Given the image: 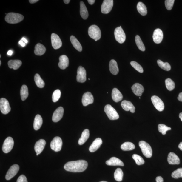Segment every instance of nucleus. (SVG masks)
Listing matches in <instances>:
<instances>
[{
    "instance_id": "f3484780",
    "label": "nucleus",
    "mask_w": 182,
    "mask_h": 182,
    "mask_svg": "<svg viewBox=\"0 0 182 182\" xmlns=\"http://www.w3.org/2000/svg\"><path fill=\"white\" fill-rule=\"evenodd\" d=\"M46 144V141L43 139H40L36 142L35 146V150L36 153V155H38L42 152Z\"/></svg>"
},
{
    "instance_id": "423d86ee",
    "label": "nucleus",
    "mask_w": 182,
    "mask_h": 182,
    "mask_svg": "<svg viewBox=\"0 0 182 182\" xmlns=\"http://www.w3.org/2000/svg\"><path fill=\"white\" fill-rule=\"evenodd\" d=\"M114 33L115 39L117 41L121 44L124 42L126 39V36L121 26L116 28Z\"/></svg>"
},
{
    "instance_id": "473e14b6",
    "label": "nucleus",
    "mask_w": 182,
    "mask_h": 182,
    "mask_svg": "<svg viewBox=\"0 0 182 182\" xmlns=\"http://www.w3.org/2000/svg\"><path fill=\"white\" fill-rule=\"evenodd\" d=\"M137 9L139 13L143 16L146 15L147 14V9L145 5L141 2H139L137 5Z\"/></svg>"
},
{
    "instance_id": "b1692460",
    "label": "nucleus",
    "mask_w": 182,
    "mask_h": 182,
    "mask_svg": "<svg viewBox=\"0 0 182 182\" xmlns=\"http://www.w3.org/2000/svg\"><path fill=\"white\" fill-rule=\"evenodd\" d=\"M112 97L114 102L117 103L123 99V96L118 89L114 88L112 93Z\"/></svg>"
},
{
    "instance_id": "393cba45",
    "label": "nucleus",
    "mask_w": 182,
    "mask_h": 182,
    "mask_svg": "<svg viewBox=\"0 0 182 182\" xmlns=\"http://www.w3.org/2000/svg\"><path fill=\"white\" fill-rule=\"evenodd\" d=\"M106 163L107 165L109 166H124L123 162L121 160L115 157H112L110 160L107 161Z\"/></svg>"
},
{
    "instance_id": "c9c22d12",
    "label": "nucleus",
    "mask_w": 182,
    "mask_h": 182,
    "mask_svg": "<svg viewBox=\"0 0 182 182\" xmlns=\"http://www.w3.org/2000/svg\"><path fill=\"white\" fill-rule=\"evenodd\" d=\"M34 79L36 84L38 87L42 88L45 86V82L41 78L39 75L38 74H36L35 76Z\"/></svg>"
},
{
    "instance_id": "7c9ffc66",
    "label": "nucleus",
    "mask_w": 182,
    "mask_h": 182,
    "mask_svg": "<svg viewBox=\"0 0 182 182\" xmlns=\"http://www.w3.org/2000/svg\"><path fill=\"white\" fill-rule=\"evenodd\" d=\"M90 136V131L88 129H85L83 131L81 136L79 139L78 143L79 145H82L86 142Z\"/></svg>"
},
{
    "instance_id": "4be33fe9",
    "label": "nucleus",
    "mask_w": 182,
    "mask_h": 182,
    "mask_svg": "<svg viewBox=\"0 0 182 182\" xmlns=\"http://www.w3.org/2000/svg\"><path fill=\"white\" fill-rule=\"evenodd\" d=\"M59 62L58 66L60 68L64 70L68 67L69 65V60L67 56L65 55H61L59 58Z\"/></svg>"
},
{
    "instance_id": "6ab92c4d",
    "label": "nucleus",
    "mask_w": 182,
    "mask_h": 182,
    "mask_svg": "<svg viewBox=\"0 0 182 182\" xmlns=\"http://www.w3.org/2000/svg\"><path fill=\"white\" fill-rule=\"evenodd\" d=\"M168 162L170 165H178L180 163V160L177 155L173 152L169 153L167 158Z\"/></svg>"
},
{
    "instance_id": "72a5a7b5",
    "label": "nucleus",
    "mask_w": 182,
    "mask_h": 182,
    "mask_svg": "<svg viewBox=\"0 0 182 182\" xmlns=\"http://www.w3.org/2000/svg\"><path fill=\"white\" fill-rule=\"evenodd\" d=\"M135 146V145L131 142H125L121 146V149L124 151H130L134 149Z\"/></svg>"
},
{
    "instance_id": "9d476101",
    "label": "nucleus",
    "mask_w": 182,
    "mask_h": 182,
    "mask_svg": "<svg viewBox=\"0 0 182 182\" xmlns=\"http://www.w3.org/2000/svg\"><path fill=\"white\" fill-rule=\"evenodd\" d=\"M0 110L1 113L4 114H7L11 111L9 103L6 99L2 98L0 100Z\"/></svg>"
},
{
    "instance_id": "0eeeda50",
    "label": "nucleus",
    "mask_w": 182,
    "mask_h": 182,
    "mask_svg": "<svg viewBox=\"0 0 182 182\" xmlns=\"http://www.w3.org/2000/svg\"><path fill=\"white\" fill-rule=\"evenodd\" d=\"M14 145V141L12 137H9L5 140L2 147V150L5 153L11 152Z\"/></svg>"
},
{
    "instance_id": "e2e57ef3",
    "label": "nucleus",
    "mask_w": 182,
    "mask_h": 182,
    "mask_svg": "<svg viewBox=\"0 0 182 182\" xmlns=\"http://www.w3.org/2000/svg\"><path fill=\"white\" fill-rule=\"evenodd\" d=\"M1 55H0V58H1Z\"/></svg>"
},
{
    "instance_id": "dca6fc26",
    "label": "nucleus",
    "mask_w": 182,
    "mask_h": 182,
    "mask_svg": "<svg viewBox=\"0 0 182 182\" xmlns=\"http://www.w3.org/2000/svg\"><path fill=\"white\" fill-rule=\"evenodd\" d=\"M64 113V109L62 107L57 108L54 112L53 116V121L55 123L59 121L62 118Z\"/></svg>"
},
{
    "instance_id": "c03bdc74",
    "label": "nucleus",
    "mask_w": 182,
    "mask_h": 182,
    "mask_svg": "<svg viewBox=\"0 0 182 182\" xmlns=\"http://www.w3.org/2000/svg\"><path fill=\"white\" fill-rule=\"evenodd\" d=\"M172 177L174 178L178 179L182 178V168H179L172 173Z\"/></svg>"
},
{
    "instance_id": "4d7b16f0",
    "label": "nucleus",
    "mask_w": 182,
    "mask_h": 182,
    "mask_svg": "<svg viewBox=\"0 0 182 182\" xmlns=\"http://www.w3.org/2000/svg\"><path fill=\"white\" fill-rule=\"evenodd\" d=\"M178 147L182 151V142H181L178 145Z\"/></svg>"
},
{
    "instance_id": "5fc2aeb1",
    "label": "nucleus",
    "mask_w": 182,
    "mask_h": 182,
    "mask_svg": "<svg viewBox=\"0 0 182 182\" xmlns=\"http://www.w3.org/2000/svg\"><path fill=\"white\" fill-rule=\"evenodd\" d=\"M13 53V52L11 50H9L7 52V54L9 56H11Z\"/></svg>"
},
{
    "instance_id": "f8f14e48",
    "label": "nucleus",
    "mask_w": 182,
    "mask_h": 182,
    "mask_svg": "<svg viewBox=\"0 0 182 182\" xmlns=\"http://www.w3.org/2000/svg\"><path fill=\"white\" fill-rule=\"evenodd\" d=\"M86 71L84 67L80 66L78 69L77 80L80 83H84L87 80Z\"/></svg>"
},
{
    "instance_id": "de8ad7c7",
    "label": "nucleus",
    "mask_w": 182,
    "mask_h": 182,
    "mask_svg": "<svg viewBox=\"0 0 182 182\" xmlns=\"http://www.w3.org/2000/svg\"><path fill=\"white\" fill-rule=\"evenodd\" d=\"M17 182H28V181L26 176L24 175H22L18 178Z\"/></svg>"
},
{
    "instance_id": "1a4fd4ad",
    "label": "nucleus",
    "mask_w": 182,
    "mask_h": 182,
    "mask_svg": "<svg viewBox=\"0 0 182 182\" xmlns=\"http://www.w3.org/2000/svg\"><path fill=\"white\" fill-rule=\"evenodd\" d=\"M113 5V0H104L101 6V12L103 14L109 13L112 9Z\"/></svg>"
},
{
    "instance_id": "f03ea898",
    "label": "nucleus",
    "mask_w": 182,
    "mask_h": 182,
    "mask_svg": "<svg viewBox=\"0 0 182 182\" xmlns=\"http://www.w3.org/2000/svg\"><path fill=\"white\" fill-rule=\"evenodd\" d=\"M24 19V16L20 14L15 13H9L5 17L6 21L10 24H16L22 21Z\"/></svg>"
},
{
    "instance_id": "9b49d317",
    "label": "nucleus",
    "mask_w": 182,
    "mask_h": 182,
    "mask_svg": "<svg viewBox=\"0 0 182 182\" xmlns=\"http://www.w3.org/2000/svg\"><path fill=\"white\" fill-rule=\"evenodd\" d=\"M151 100L153 105L158 111L161 112L164 110L165 108L164 104L162 101L158 96H152Z\"/></svg>"
},
{
    "instance_id": "603ef678",
    "label": "nucleus",
    "mask_w": 182,
    "mask_h": 182,
    "mask_svg": "<svg viewBox=\"0 0 182 182\" xmlns=\"http://www.w3.org/2000/svg\"><path fill=\"white\" fill-rule=\"evenodd\" d=\"M88 2L90 5H92L95 3V0H88Z\"/></svg>"
},
{
    "instance_id": "0e129e2a",
    "label": "nucleus",
    "mask_w": 182,
    "mask_h": 182,
    "mask_svg": "<svg viewBox=\"0 0 182 182\" xmlns=\"http://www.w3.org/2000/svg\"><path fill=\"white\" fill-rule=\"evenodd\" d=\"M139 99L141 98H140V97H139Z\"/></svg>"
},
{
    "instance_id": "f257e3e1",
    "label": "nucleus",
    "mask_w": 182,
    "mask_h": 182,
    "mask_svg": "<svg viewBox=\"0 0 182 182\" xmlns=\"http://www.w3.org/2000/svg\"><path fill=\"white\" fill-rule=\"evenodd\" d=\"M87 161L79 160L70 161L64 165L65 170L73 172H80L84 171L87 167Z\"/></svg>"
},
{
    "instance_id": "58836bf2",
    "label": "nucleus",
    "mask_w": 182,
    "mask_h": 182,
    "mask_svg": "<svg viewBox=\"0 0 182 182\" xmlns=\"http://www.w3.org/2000/svg\"><path fill=\"white\" fill-rule=\"evenodd\" d=\"M158 64L161 69L166 71H169L171 69L170 64L168 62H164L160 60L157 61Z\"/></svg>"
},
{
    "instance_id": "8fccbe9b",
    "label": "nucleus",
    "mask_w": 182,
    "mask_h": 182,
    "mask_svg": "<svg viewBox=\"0 0 182 182\" xmlns=\"http://www.w3.org/2000/svg\"><path fill=\"white\" fill-rule=\"evenodd\" d=\"M19 43L20 45H21L22 47H24L26 46V44H27L24 43V41H23L21 40L20 41H19Z\"/></svg>"
},
{
    "instance_id": "2eb2a0df",
    "label": "nucleus",
    "mask_w": 182,
    "mask_h": 182,
    "mask_svg": "<svg viewBox=\"0 0 182 182\" xmlns=\"http://www.w3.org/2000/svg\"><path fill=\"white\" fill-rule=\"evenodd\" d=\"M93 101H94V98L90 92H87L84 93L83 95L82 102L83 105L84 106H86L93 103Z\"/></svg>"
},
{
    "instance_id": "a18cd8bd",
    "label": "nucleus",
    "mask_w": 182,
    "mask_h": 182,
    "mask_svg": "<svg viewBox=\"0 0 182 182\" xmlns=\"http://www.w3.org/2000/svg\"><path fill=\"white\" fill-rule=\"evenodd\" d=\"M131 64L132 67L137 71L141 73L144 72V70L140 64L136 61H132L131 62Z\"/></svg>"
},
{
    "instance_id": "f704fd0d",
    "label": "nucleus",
    "mask_w": 182,
    "mask_h": 182,
    "mask_svg": "<svg viewBox=\"0 0 182 182\" xmlns=\"http://www.w3.org/2000/svg\"><path fill=\"white\" fill-rule=\"evenodd\" d=\"M20 95L21 99L24 101L26 100L28 96V91L27 85H24L22 86L20 90Z\"/></svg>"
},
{
    "instance_id": "4c0bfd02",
    "label": "nucleus",
    "mask_w": 182,
    "mask_h": 182,
    "mask_svg": "<svg viewBox=\"0 0 182 182\" xmlns=\"http://www.w3.org/2000/svg\"><path fill=\"white\" fill-rule=\"evenodd\" d=\"M135 40L136 45L139 50L142 51H145V47L139 36L137 35L135 37Z\"/></svg>"
},
{
    "instance_id": "aec40b11",
    "label": "nucleus",
    "mask_w": 182,
    "mask_h": 182,
    "mask_svg": "<svg viewBox=\"0 0 182 182\" xmlns=\"http://www.w3.org/2000/svg\"><path fill=\"white\" fill-rule=\"evenodd\" d=\"M122 108L124 110L126 111H131L132 113L135 112V108L132 104L129 101L124 100L121 104Z\"/></svg>"
},
{
    "instance_id": "052dcab7",
    "label": "nucleus",
    "mask_w": 182,
    "mask_h": 182,
    "mask_svg": "<svg viewBox=\"0 0 182 182\" xmlns=\"http://www.w3.org/2000/svg\"><path fill=\"white\" fill-rule=\"evenodd\" d=\"M100 182H108L106 181H100Z\"/></svg>"
},
{
    "instance_id": "6e6552de",
    "label": "nucleus",
    "mask_w": 182,
    "mask_h": 182,
    "mask_svg": "<svg viewBox=\"0 0 182 182\" xmlns=\"http://www.w3.org/2000/svg\"><path fill=\"white\" fill-rule=\"evenodd\" d=\"M62 145L61 139L59 137H56L51 141L50 147L51 149L55 152H58L61 150Z\"/></svg>"
},
{
    "instance_id": "412c9836",
    "label": "nucleus",
    "mask_w": 182,
    "mask_h": 182,
    "mask_svg": "<svg viewBox=\"0 0 182 182\" xmlns=\"http://www.w3.org/2000/svg\"><path fill=\"white\" fill-rule=\"evenodd\" d=\"M132 90L135 95L139 97L142 95L144 90V87L138 83H136L132 85Z\"/></svg>"
},
{
    "instance_id": "37998d69",
    "label": "nucleus",
    "mask_w": 182,
    "mask_h": 182,
    "mask_svg": "<svg viewBox=\"0 0 182 182\" xmlns=\"http://www.w3.org/2000/svg\"><path fill=\"white\" fill-rule=\"evenodd\" d=\"M61 92L59 90H55L53 93L52 98L54 102H56L61 97Z\"/></svg>"
},
{
    "instance_id": "4468645a",
    "label": "nucleus",
    "mask_w": 182,
    "mask_h": 182,
    "mask_svg": "<svg viewBox=\"0 0 182 182\" xmlns=\"http://www.w3.org/2000/svg\"><path fill=\"white\" fill-rule=\"evenodd\" d=\"M51 40L52 46L54 49H57L61 47L62 45V41L58 35L55 33H52Z\"/></svg>"
},
{
    "instance_id": "bb28decb",
    "label": "nucleus",
    "mask_w": 182,
    "mask_h": 182,
    "mask_svg": "<svg viewBox=\"0 0 182 182\" xmlns=\"http://www.w3.org/2000/svg\"><path fill=\"white\" fill-rule=\"evenodd\" d=\"M46 51L45 47L41 43H38L35 47L34 52L36 55H42L45 53Z\"/></svg>"
},
{
    "instance_id": "bf43d9fd",
    "label": "nucleus",
    "mask_w": 182,
    "mask_h": 182,
    "mask_svg": "<svg viewBox=\"0 0 182 182\" xmlns=\"http://www.w3.org/2000/svg\"><path fill=\"white\" fill-rule=\"evenodd\" d=\"M179 118L181 119V121H182V113H181L179 114Z\"/></svg>"
},
{
    "instance_id": "864d4df0",
    "label": "nucleus",
    "mask_w": 182,
    "mask_h": 182,
    "mask_svg": "<svg viewBox=\"0 0 182 182\" xmlns=\"http://www.w3.org/2000/svg\"><path fill=\"white\" fill-rule=\"evenodd\" d=\"M38 1V0H30L29 1L30 4H33L36 3Z\"/></svg>"
},
{
    "instance_id": "49530a36",
    "label": "nucleus",
    "mask_w": 182,
    "mask_h": 182,
    "mask_svg": "<svg viewBox=\"0 0 182 182\" xmlns=\"http://www.w3.org/2000/svg\"><path fill=\"white\" fill-rule=\"evenodd\" d=\"M175 0H166L165 5L166 9L168 10H171L172 9Z\"/></svg>"
},
{
    "instance_id": "3c124183",
    "label": "nucleus",
    "mask_w": 182,
    "mask_h": 182,
    "mask_svg": "<svg viewBox=\"0 0 182 182\" xmlns=\"http://www.w3.org/2000/svg\"><path fill=\"white\" fill-rule=\"evenodd\" d=\"M178 100L181 101V102H182V92H181L178 95Z\"/></svg>"
},
{
    "instance_id": "e433bc0d",
    "label": "nucleus",
    "mask_w": 182,
    "mask_h": 182,
    "mask_svg": "<svg viewBox=\"0 0 182 182\" xmlns=\"http://www.w3.org/2000/svg\"><path fill=\"white\" fill-rule=\"evenodd\" d=\"M123 172L121 169L117 168L114 173V178L117 181H121L123 180Z\"/></svg>"
},
{
    "instance_id": "c85d7f7f",
    "label": "nucleus",
    "mask_w": 182,
    "mask_h": 182,
    "mask_svg": "<svg viewBox=\"0 0 182 182\" xmlns=\"http://www.w3.org/2000/svg\"><path fill=\"white\" fill-rule=\"evenodd\" d=\"M43 124V119L39 114L36 115L34 121L33 127L35 130H38L41 128Z\"/></svg>"
},
{
    "instance_id": "a211bd4d",
    "label": "nucleus",
    "mask_w": 182,
    "mask_h": 182,
    "mask_svg": "<svg viewBox=\"0 0 182 182\" xmlns=\"http://www.w3.org/2000/svg\"><path fill=\"white\" fill-rule=\"evenodd\" d=\"M163 38V33L162 30L157 28L153 32V39L154 42L156 44H159L162 42Z\"/></svg>"
},
{
    "instance_id": "cd10ccee",
    "label": "nucleus",
    "mask_w": 182,
    "mask_h": 182,
    "mask_svg": "<svg viewBox=\"0 0 182 182\" xmlns=\"http://www.w3.org/2000/svg\"><path fill=\"white\" fill-rule=\"evenodd\" d=\"M22 62L19 60H11L8 62V65L10 68L16 70L21 66Z\"/></svg>"
},
{
    "instance_id": "680f3d73",
    "label": "nucleus",
    "mask_w": 182,
    "mask_h": 182,
    "mask_svg": "<svg viewBox=\"0 0 182 182\" xmlns=\"http://www.w3.org/2000/svg\"><path fill=\"white\" fill-rule=\"evenodd\" d=\"M1 61H0V65H1Z\"/></svg>"
},
{
    "instance_id": "ea45409f",
    "label": "nucleus",
    "mask_w": 182,
    "mask_h": 182,
    "mask_svg": "<svg viewBox=\"0 0 182 182\" xmlns=\"http://www.w3.org/2000/svg\"><path fill=\"white\" fill-rule=\"evenodd\" d=\"M166 88L169 91H172L175 89V84L172 80L170 78H168L165 81Z\"/></svg>"
},
{
    "instance_id": "5701e85b",
    "label": "nucleus",
    "mask_w": 182,
    "mask_h": 182,
    "mask_svg": "<svg viewBox=\"0 0 182 182\" xmlns=\"http://www.w3.org/2000/svg\"><path fill=\"white\" fill-rule=\"evenodd\" d=\"M102 144V140L99 138L95 139L90 146L89 150L90 152H93L97 151Z\"/></svg>"
},
{
    "instance_id": "ddd939ff",
    "label": "nucleus",
    "mask_w": 182,
    "mask_h": 182,
    "mask_svg": "<svg viewBox=\"0 0 182 182\" xmlns=\"http://www.w3.org/2000/svg\"><path fill=\"white\" fill-rule=\"evenodd\" d=\"M19 170V165L17 164L13 165L7 172L6 176V179L7 180H10L17 175Z\"/></svg>"
},
{
    "instance_id": "7ed1b4c3",
    "label": "nucleus",
    "mask_w": 182,
    "mask_h": 182,
    "mask_svg": "<svg viewBox=\"0 0 182 182\" xmlns=\"http://www.w3.org/2000/svg\"><path fill=\"white\" fill-rule=\"evenodd\" d=\"M88 33L90 37L95 41L99 40L101 38V30L96 25L90 26L88 28Z\"/></svg>"
},
{
    "instance_id": "79ce46f5",
    "label": "nucleus",
    "mask_w": 182,
    "mask_h": 182,
    "mask_svg": "<svg viewBox=\"0 0 182 182\" xmlns=\"http://www.w3.org/2000/svg\"><path fill=\"white\" fill-rule=\"evenodd\" d=\"M132 158L137 165H142L144 164L145 163V161L143 158L138 155L134 154L132 155Z\"/></svg>"
},
{
    "instance_id": "13d9d810",
    "label": "nucleus",
    "mask_w": 182,
    "mask_h": 182,
    "mask_svg": "<svg viewBox=\"0 0 182 182\" xmlns=\"http://www.w3.org/2000/svg\"><path fill=\"white\" fill-rule=\"evenodd\" d=\"M64 3L66 4H68L70 1V0H64Z\"/></svg>"
},
{
    "instance_id": "a19ab883",
    "label": "nucleus",
    "mask_w": 182,
    "mask_h": 182,
    "mask_svg": "<svg viewBox=\"0 0 182 182\" xmlns=\"http://www.w3.org/2000/svg\"><path fill=\"white\" fill-rule=\"evenodd\" d=\"M158 131L163 135H165L166 132L170 130L171 129V127H169L166 126L165 125L163 124H158Z\"/></svg>"
},
{
    "instance_id": "c756f323",
    "label": "nucleus",
    "mask_w": 182,
    "mask_h": 182,
    "mask_svg": "<svg viewBox=\"0 0 182 182\" xmlns=\"http://www.w3.org/2000/svg\"><path fill=\"white\" fill-rule=\"evenodd\" d=\"M80 7V14L82 18L84 20L87 19L88 17V13L84 2L81 1Z\"/></svg>"
},
{
    "instance_id": "39448f33",
    "label": "nucleus",
    "mask_w": 182,
    "mask_h": 182,
    "mask_svg": "<svg viewBox=\"0 0 182 182\" xmlns=\"http://www.w3.org/2000/svg\"><path fill=\"white\" fill-rule=\"evenodd\" d=\"M104 110L110 120H115L119 118V115L115 109L111 105H107L105 106Z\"/></svg>"
},
{
    "instance_id": "20e7f679",
    "label": "nucleus",
    "mask_w": 182,
    "mask_h": 182,
    "mask_svg": "<svg viewBox=\"0 0 182 182\" xmlns=\"http://www.w3.org/2000/svg\"><path fill=\"white\" fill-rule=\"evenodd\" d=\"M139 144L143 155L147 158L151 157L152 156V150L149 144L144 141H140Z\"/></svg>"
},
{
    "instance_id": "a878e982",
    "label": "nucleus",
    "mask_w": 182,
    "mask_h": 182,
    "mask_svg": "<svg viewBox=\"0 0 182 182\" xmlns=\"http://www.w3.org/2000/svg\"><path fill=\"white\" fill-rule=\"evenodd\" d=\"M109 70L112 74L114 75L118 74L119 72L118 64L114 59L111 60L109 63Z\"/></svg>"
},
{
    "instance_id": "6e6d98bb",
    "label": "nucleus",
    "mask_w": 182,
    "mask_h": 182,
    "mask_svg": "<svg viewBox=\"0 0 182 182\" xmlns=\"http://www.w3.org/2000/svg\"><path fill=\"white\" fill-rule=\"evenodd\" d=\"M21 40L24 41L26 44H27L28 43L27 40L24 38H22Z\"/></svg>"
},
{
    "instance_id": "09e8293b",
    "label": "nucleus",
    "mask_w": 182,
    "mask_h": 182,
    "mask_svg": "<svg viewBox=\"0 0 182 182\" xmlns=\"http://www.w3.org/2000/svg\"><path fill=\"white\" fill-rule=\"evenodd\" d=\"M156 181L157 182H163L164 181L163 178L160 176H158L156 178Z\"/></svg>"
},
{
    "instance_id": "2f4dec72",
    "label": "nucleus",
    "mask_w": 182,
    "mask_h": 182,
    "mask_svg": "<svg viewBox=\"0 0 182 182\" xmlns=\"http://www.w3.org/2000/svg\"><path fill=\"white\" fill-rule=\"evenodd\" d=\"M70 38L74 47L78 51L81 52L82 50V46L76 38L74 36H72Z\"/></svg>"
}]
</instances>
